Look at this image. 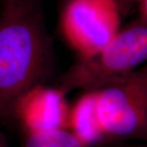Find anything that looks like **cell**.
I'll return each instance as SVG.
<instances>
[{"label":"cell","mask_w":147,"mask_h":147,"mask_svg":"<svg viewBox=\"0 0 147 147\" xmlns=\"http://www.w3.org/2000/svg\"><path fill=\"white\" fill-rule=\"evenodd\" d=\"M51 46L41 5L3 0L0 12V119L13 118L18 100L42 84Z\"/></svg>","instance_id":"1"},{"label":"cell","mask_w":147,"mask_h":147,"mask_svg":"<svg viewBox=\"0 0 147 147\" xmlns=\"http://www.w3.org/2000/svg\"><path fill=\"white\" fill-rule=\"evenodd\" d=\"M147 61V24L140 20L119 30L98 53L80 59L61 77L65 94L77 89L96 90L132 73Z\"/></svg>","instance_id":"2"},{"label":"cell","mask_w":147,"mask_h":147,"mask_svg":"<svg viewBox=\"0 0 147 147\" xmlns=\"http://www.w3.org/2000/svg\"><path fill=\"white\" fill-rule=\"evenodd\" d=\"M95 94L106 141L147 142V81L139 69L95 90Z\"/></svg>","instance_id":"3"},{"label":"cell","mask_w":147,"mask_h":147,"mask_svg":"<svg viewBox=\"0 0 147 147\" xmlns=\"http://www.w3.org/2000/svg\"><path fill=\"white\" fill-rule=\"evenodd\" d=\"M115 0H68L61 19L65 40L80 59L98 53L119 30Z\"/></svg>","instance_id":"4"},{"label":"cell","mask_w":147,"mask_h":147,"mask_svg":"<svg viewBox=\"0 0 147 147\" xmlns=\"http://www.w3.org/2000/svg\"><path fill=\"white\" fill-rule=\"evenodd\" d=\"M65 96L58 88L37 84L18 100L13 118L25 132L68 128L69 108Z\"/></svg>","instance_id":"5"},{"label":"cell","mask_w":147,"mask_h":147,"mask_svg":"<svg viewBox=\"0 0 147 147\" xmlns=\"http://www.w3.org/2000/svg\"><path fill=\"white\" fill-rule=\"evenodd\" d=\"M68 129L87 147L106 142L97 117L95 90L86 91L69 108Z\"/></svg>","instance_id":"6"},{"label":"cell","mask_w":147,"mask_h":147,"mask_svg":"<svg viewBox=\"0 0 147 147\" xmlns=\"http://www.w3.org/2000/svg\"><path fill=\"white\" fill-rule=\"evenodd\" d=\"M22 147H87L68 128L25 132Z\"/></svg>","instance_id":"7"},{"label":"cell","mask_w":147,"mask_h":147,"mask_svg":"<svg viewBox=\"0 0 147 147\" xmlns=\"http://www.w3.org/2000/svg\"><path fill=\"white\" fill-rule=\"evenodd\" d=\"M120 14H126L131 7L137 4V0H115Z\"/></svg>","instance_id":"8"},{"label":"cell","mask_w":147,"mask_h":147,"mask_svg":"<svg viewBox=\"0 0 147 147\" xmlns=\"http://www.w3.org/2000/svg\"><path fill=\"white\" fill-rule=\"evenodd\" d=\"M137 4H138L140 13L138 20L147 24V0H137Z\"/></svg>","instance_id":"9"},{"label":"cell","mask_w":147,"mask_h":147,"mask_svg":"<svg viewBox=\"0 0 147 147\" xmlns=\"http://www.w3.org/2000/svg\"><path fill=\"white\" fill-rule=\"evenodd\" d=\"M16 3H21V4H25V5H41L42 0H12Z\"/></svg>","instance_id":"10"},{"label":"cell","mask_w":147,"mask_h":147,"mask_svg":"<svg viewBox=\"0 0 147 147\" xmlns=\"http://www.w3.org/2000/svg\"><path fill=\"white\" fill-rule=\"evenodd\" d=\"M0 147H9L7 137L3 132L0 131Z\"/></svg>","instance_id":"11"},{"label":"cell","mask_w":147,"mask_h":147,"mask_svg":"<svg viewBox=\"0 0 147 147\" xmlns=\"http://www.w3.org/2000/svg\"><path fill=\"white\" fill-rule=\"evenodd\" d=\"M139 71L141 72V74H142V75H143V77L146 79V80L147 81V63L143 66V67H142L141 69H139Z\"/></svg>","instance_id":"12"},{"label":"cell","mask_w":147,"mask_h":147,"mask_svg":"<svg viewBox=\"0 0 147 147\" xmlns=\"http://www.w3.org/2000/svg\"><path fill=\"white\" fill-rule=\"evenodd\" d=\"M120 147H147V143L143 144H137V145H125Z\"/></svg>","instance_id":"13"}]
</instances>
